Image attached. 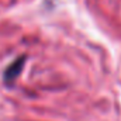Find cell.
<instances>
[{
    "instance_id": "obj_1",
    "label": "cell",
    "mask_w": 121,
    "mask_h": 121,
    "mask_svg": "<svg viewBox=\"0 0 121 121\" xmlns=\"http://www.w3.org/2000/svg\"><path fill=\"white\" fill-rule=\"evenodd\" d=\"M24 62H26V56H20L14 60L6 70H4V80L7 83H11L13 80L17 79V76L21 73L23 70V66H24Z\"/></svg>"
}]
</instances>
